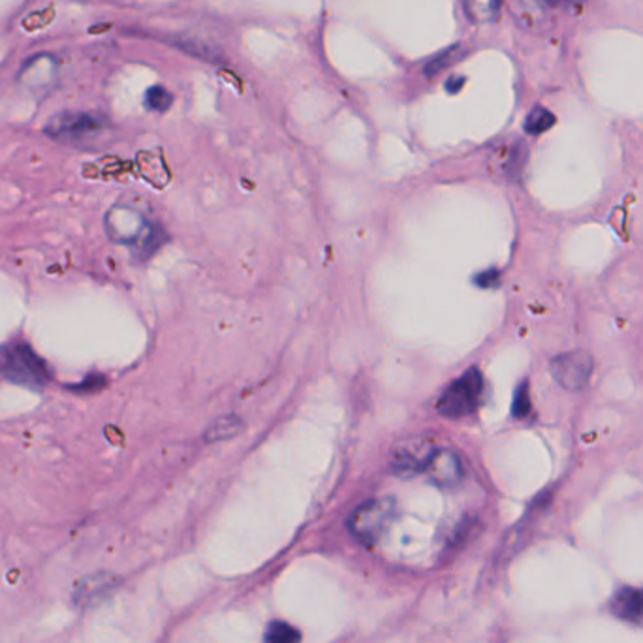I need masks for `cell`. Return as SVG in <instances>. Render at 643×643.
I'll use <instances>...</instances> for the list:
<instances>
[{
    "mask_svg": "<svg viewBox=\"0 0 643 643\" xmlns=\"http://www.w3.org/2000/svg\"><path fill=\"white\" fill-rule=\"evenodd\" d=\"M613 612L627 621L643 619V589H623L613 598Z\"/></svg>",
    "mask_w": 643,
    "mask_h": 643,
    "instance_id": "cell-10",
    "label": "cell"
},
{
    "mask_svg": "<svg viewBox=\"0 0 643 643\" xmlns=\"http://www.w3.org/2000/svg\"><path fill=\"white\" fill-rule=\"evenodd\" d=\"M497 281L499 279V273L497 271H489V273H482L480 275V279H478V283L482 284V286H491V281Z\"/></svg>",
    "mask_w": 643,
    "mask_h": 643,
    "instance_id": "cell-17",
    "label": "cell"
},
{
    "mask_svg": "<svg viewBox=\"0 0 643 643\" xmlns=\"http://www.w3.org/2000/svg\"><path fill=\"white\" fill-rule=\"evenodd\" d=\"M433 450L435 448L429 444V440L425 439H408L399 442L393 448L392 459H390L393 474L399 478H414L422 474Z\"/></svg>",
    "mask_w": 643,
    "mask_h": 643,
    "instance_id": "cell-7",
    "label": "cell"
},
{
    "mask_svg": "<svg viewBox=\"0 0 643 643\" xmlns=\"http://www.w3.org/2000/svg\"><path fill=\"white\" fill-rule=\"evenodd\" d=\"M553 123H555V117H553L549 111L536 108V110L529 115V119H527V123H525V128H527L529 134H542V132H546L548 128H551Z\"/></svg>",
    "mask_w": 643,
    "mask_h": 643,
    "instance_id": "cell-14",
    "label": "cell"
},
{
    "mask_svg": "<svg viewBox=\"0 0 643 643\" xmlns=\"http://www.w3.org/2000/svg\"><path fill=\"white\" fill-rule=\"evenodd\" d=\"M482 393H484V377L476 367H471L461 377L455 378L454 382L442 392L437 410L444 418H452V420L465 418L478 408Z\"/></svg>",
    "mask_w": 643,
    "mask_h": 643,
    "instance_id": "cell-3",
    "label": "cell"
},
{
    "mask_svg": "<svg viewBox=\"0 0 643 643\" xmlns=\"http://www.w3.org/2000/svg\"><path fill=\"white\" fill-rule=\"evenodd\" d=\"M424 472L431 484L444 489L457 486L465 474L461 457L450 448H435Z\"/></svg>",
    "mask_w": 643,
    "mask_h": 643,
    "instance_id": "cell-8",
    "label": "cell"
},
{
    "mask_svg": "<svg viewBox=\"0 0 643 643\" xmlns=\"http://www.w3.org/2000/svg\"><path fill=\"white\" fill-rule=\"evenodd\" d=\"M145 106L153 111H166L172 106V95L164 87H151L145 95Z\"/></svg>",
    "mask_w": 643,
    "mask_h": 643,
    "instance_id": "cell-15",
    "label": "cell"
},
{
    "mask_svg": "<svg viewBox=\"0 0 643 643\" xmlns=\"http://www.w3.org/2000/svg\"><path fill=\"white\" fill-rule=\"evenodd\" d=\"M512 412L516 418H525L529 416L531 412V395H529V384L523 382L516 392V397H514V407H512Z\"/></svg>",
    "mask_w": 643,
    "mask_h": 643,
    "instance_id": "cell-16",
    "label": "cell"
},
{
    "mask_svg": "<svg viewBox=\"0 0 643 643\" xmlns=\"http://www.w3.org/2000/svg\"><path fill=\"white\" fill-rule=\"evenodd\" d=\"M0 378L27 390H44L51 380V371L29 343L12 339L0 346Z\"/></svg>",
    "mask_w": 643,
    "mask_h": 643,
    "instance_id": "cell-1",
    "label": "cell"
},
{
    "mask_svg": "<svg viewBox=\"0 0 643 643\" xmlns=\"http://www.w3.org/2000/svg\"><path fill=\"white\" fill-rule=\"evenodd\" d=\"M115 587H117L115 576L106 574V572L91 574L76 583L72 600L78 608H93L95 604L102 602L106 596L110 595Z\"/></svg>",
    "mask_w": 643,
    "mask_h": 643,
    "instance_id": "cell-9",
    "label": "cell"
},
{
    "mask_svg": "<svg viewBox=\"0 0 643 643\" xmlns=\"http://www.w3.org/2000/svg\"><path fill=\"white\" fill-rule=\"evenodd\" d=\"M395 518V504L390 499H373L360 504L348 519L352 534L365 542L373 544L388 531Z\"/></svg>",
    "mask_w": 643,
    "mask_h": 643,
    "instance_id": "cell-5",
    "label": "cell"
},
{
    "mask_svg": "<svg viewBox=\"0 0 643 643\" xmlns=\"http://www.w3.org/2000/svg\"><path fill=\"white\" fill-rule=\"evenodd\" d=\"M106 230L113 241L136 247L142 252L143 258L157 251L160 245L158 237L162 236L160 230L143 219L142 213L128 205L111 207L106 215Z\"/></svg>",
    "mask_w": 643,
    "mask_h": 643,
    "instance_id": "cell-2",
    "label": "cell"
},
{
    "mask_svg": "<svg viewBox=\"0 0 643 643\" xmlns=\"http://www.w3.org/2000/svg\"><path fill=\"white\" fill-rule=\"evenodd\" d=\"M501 10V0H465V12L474 23H489Z\"/></svg>",
    "mask_w": 643,
    "mask_h": 643,
    "instance_id": "cell-12",
    "label": "cell"
},
{
    "mask_svg": "<svg viewBox=\"0 0 643 643\" xmlns=\"http://www.w3.org/2000/svg\"><path fill=\"white\" fill-rule=\"evenodd\" d=\"M106 128V119L93 111H61L44 128L49 138L64 143L87 142Z\"/></svg>",
    "mask_w": 643,
    "mask_h": 643,
    "instance_id": "cell-4",
    "label": "cell"
},
{
    "mask_svg": "<svg viewBox=\"0 0 643 643\" xmlns=\"http://www.w3.org/2000/svg\"><path fill=\"white\" fill-rule=\"evenodd\" d=\"M301 634L294 627L283 621L271 623L266 632V643H299Z\"/></svg>",
    "mask_w": 643,
    "mask_h": 643,
    "instance_id": "cell-13",
    "label": "cell"
},
{
    "mask_svg": "<svg viewBox=\"0 0 643 643\" xmlns=\"http://www.w3.org/2000/svg\"><path fill=\"white\" fill-rule=\"evenodd\" d=\"M243 431V420L236 414L220 416L217 422H213L205 433L207 442H220V440L234 439Z\"/></svg>",
    "mask_w": 643,
    "mask_h": 643,
    "instance_id": "cell-11",
    "label": "cell"
},
{
    "mask_svg": "<svg viewBox=\"0 0 643 643\" xmlns=\"http://www.w3.org/2000/svg\"><path fill=\"white\" fill-rule=\"evenodd\" d=\"M593 367L595 363L591 354L576 350V352L561 354L551 361V375L557 380V384L563 386L568 392H580L589 384Z\"/></svg>",
    "mask_w": 643,
    "mask_h": 643,
    "instance_id": "cell-6",
    "label": "cell"
},
{
    "mask_svg": "<svg viewBox=\"0 0 643 643\" xmlns=\"http://www.w3.org/2000/svg\"><path fill=\"white\" fill-rule=\"evenodd\" d=\"M527 2H533L536 6H544V8H551V6L563 4L566 0H527Z\"/></svg>",
    "mask_w": 643,
    "mask_h": 643,
    "instance_id": "cell-18",
    "label": "cell"
}]
</instances>
